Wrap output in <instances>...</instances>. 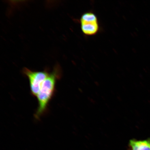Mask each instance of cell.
Listing matches in <instances>:
<instances>
[{"label": "cell", "mask_w": 150, "mask_h": 150, "mask_svg": "<svg viewBox=\"0 0 150 150\" xmlns=\"http://www.w3.org/2000/svg\"><path fill=\"white\" fill-rule=\"evenodd\" d=\"M129 145L132 150H150V139L143 140H131Z\"/></svg>", "instance_id": "cell-4"}, {"label": "cell", "mask_w": 150, "mask_h": 150, "mask_svg": "<svg viewBox=\"0 0 150 150\" xmlns=\"http://www.w3.org/2000/svg\"><path fill=\"white\" fill-rule=\"evenodd\" d=\"M61 76L60 69L56 67L43 82L37 96L38 105L35 115L36 119H39L47 110L49 103L55 92L56 82Z\"/></svg>", "instance_id": "cell-1"}, {"label": "cell", "mask_w": 150, "mask_h": 150, "mask_svg": "<svg viewBox=\"0 0 150 150\" xmlns=\"http://www.w3.org/2000/svg\"></svg>", "instance_id": "cell-5"}, {"label": "cell", "mask_w": 150, "mask_h": 150, "mask_svg": "<svg viewBox=\"0 0 150 150\" xmlns=\"http://www.w3.org/2000/svg\"><path fill=\"white\" fill-rule=\"evenodd\" d=\"M23 72L29 79L31 94L37 97L43 82L50 72L46 70L33 71L25 67L23 69Z\"/></svg>", "instance_id": "cell-2"}, {"label": "cell", "mask_w": 150, "mask_h": 150, "mask_svg": "<svg viewBox=\"0 0 150 150\" xmlns=\"http://www.w3.org/2000/svg\"><path fill=\"white\" fill-rule=\"evenodd\" d=\"M80 23L82 31L84 35L91 36L98 32L99 28L98 20L93 13H84L81 18Z\"/></svg>", "instance_id": "cell-3"}]
</instances>
